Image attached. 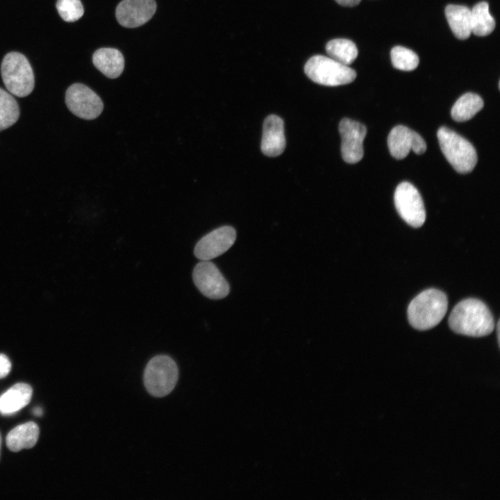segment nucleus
Here are the masks:
<instances>
[{"mask_svg": "<svg viewBox=\"0 0 500 500\" xmlns=\"http://www.w3.org/2000/svg\"><path fill=\"white\" fill-rule=\"evenodd\" d=\"M56 8L62 19L67 22L77 21L84 14L80 0H57Z\"/></svg>", "mask_w": 500, "mask_h": 500, "instance_id": "24", "label": "nucleus"}, {"mask_svg": "<svg viewBox=\"0 0 500 500\" xmlns=\"http://www.w3.org/2000/svg\"><path fill=\"white\" fill-rule=\"evenodd\" d=\"M451 329L460 335L483 337L494 328L493 316L488 306L476 299H466L453 308L449 317Z\"/></svg>", "mask_w": 500, "mask_h": 500, "instance_id": "1", "label": "nucleus"}, {"mask_svg": "<svg viewBox=\"0 0 500 500\" xmlns=\"http://www.w3.org/2000/svg\"><path fill=\"white\" fill-rule=\"evenodd\" d=\"M33 413L35 416L40 417V416H41V415H42L43 410H42V409L40 407H36V408H35L33 410Z\"/></svg>", "mask_w": 500, "mask_h": 500, "instance_id": "27", "label": "nucleus"}, {"mask_svg": "<svg viewBox=\"0 0 500 500\" xmlns=\"http://www.w3.org/2000/svg\"><path fill=\"white\" fill-rule=\"evenodd\" d=\"M39 427L33 422H26L12 429L7 435L8 448L14 452L35 446L39 438Z\"/></svg>", "mask_w": 500, "mask_h": 500, "instance_id": "17", "label": "nucleus"}, {"mask_svg": "<svg viewBox=\"0 0 500 500\" xmlns=\"http://www.w3.org/2000/svg\"><path fill=\"white\" fill-rule=\"evenodd\" d=\"M236 239V231L230 226H224L210 232L197 243L194 253L201 260H210L229 249Z\"/></svg>", "mask_w": 500, "mask_h": 500, "instance_id": "11", "label": "nucleus"}, {"mask_svg": "<svg viewBox=\"0 0 500 500\" xmlns=\"http://www.w3.org/2000/svg\"><path fill=\"white\" fill-rule=\"evenodd\" d=\"M326 51L330 58L345 65L351 64L358 56L356 44L344 38L330 40L326 45Z\"/></svg>", "mask_w": 500, "mask_h": 500, "instance_id": "21", "label": "nucleus"}, {"mask_svg": "<svg viewBox=\"0 0 500 500\" xmlns=\"http://www.w3.org/2000/svg\"><path fill=\"white\" fill-rule=\"evenodd\" d=\"M284 122L275 115L267 116L263 123L261 151L267 156L281 155L285 148Z\"/></svg>", "mask_w": 500, "mask_h": 500, "instance_id": "14", "label": "nucleus"}, {"mask_svg": "<svg viewBox=\"0 0 500 500\" xmlns=\"http://www.w3.org/2000/svg\"><path fill=\"white\" fill-rule=\"evenodd\" d=\"M438 139L444 157L458 173L471 172L477 162L474 146L453 130L442 126L438 131Z\"/></svg>", "mask_w": 500, "mask_h": 500, "instance_id": "3", "label": "nucleus"}, {"mask_svg": "<svg viewBox=\"0 0 500 500\" xmlns=\"http://www.w3.org/2000/svg\"><path fill=\"white\" fill-rule=\"evenodd\" d=\"M445 15L453 35L460 40L467 39L472 33L471 10L463 5L449 4Z\"/></svg>", "mask_w": 500, "mask_h": 500, "instance_id": "18", "label": "nucleus"}, {"mask_svg": "<svg viewBox=\"0 0 500 500\" xmlns=\"http://www.w3.org/2000/svg\"><path fill=\"white\" fill-rule=\"evenodd\" d=\"M394 201L400 217L414 228L422 226L426 220L423 199L417 189L409 182H402L397 187Z\"/></svg>", "mask_w": 500, "mask_h": 500, "instance_id": "7", "label": "nucleus"}, {"mask_svg": "<svg viewBox=\"0 0 500 500\" xmlns=\"http://www.w3.org/2000/svg\"><path fill=\"white\" fill-rule=\"evenodd\" d=\"M1 73L6 88L12 94L24 97L33 91V72L23 54L15 51L7 53L1 62Z\"/></svg>", "mask_w": 500, "mask_h": 500, "instance_id": "4", "label": "nucleus"}, {"mask_svg": "<svg viewBox=\"0 0 500 500\" xmlns=\"http://www.w3.org/2000/svg\"><path fill=\"white\" fill-rule=\"evenodd\" d=\"M32 393L26 383L14 385L0 397V413L8 415L18 412L30 402Z\"/></svg>", "mask_w": 500, "mask_h": 500, "instance_id": "16", "label": "nucleus"}, {"mask_svg": "<svg viewBox=\"0 0 500 500\" xmlns=\"http://www.w3.org/2000/svg\"><path fill=\"white\" fill-rule=\"evenodd\" d=\"M68 109L83 119H94L102 112L103 103L92 90L81 83L70 85L65 94Z\"/></svg>", "mask_w": 500, "mask_h": 500, "instance_id": "8", "label": "nucleus"}, {"mask_svg": "<svg viewBox=\"0 0 500 500\" xmlns=\"http://www.w3.org/2000/svg\"><path fill=\"white\" fill-rule=\"evenodd\" d=\"M1 435H0V449H1Z\"/></svg>", "mask_w": 500, "mask_h": 500, "instance_id": "28", "label": "nucleus"}, {"mask_svg": "<svg viewBox=\"0 0 500 500\" xmlns=\"http://www.w3.org/2000/svg\"><path fill=\"white\" fill-rule=\"evenodd\" d=\"M472 33L477 36H486L495 28V20L490 15L486 1L476 3L471 10Z\"/></svg>", "mask_w": 500, "mask_h": 500, "instance_id": "20", "label": "nucleus"}, {"mask_svg": "<svg viewBox=\"0 0 500 500\" xmlns=\"http://www.w3.org/2000/svg\"><path fill=\"white\" fill-rule=\"evenodd\" d=\"M392 65L402 71H412L419 65V57L413 51L401 46L393 47L390 52Z\"/></svg>", "mask_w": 500, "mask_h": 500, "instance_id": "23", "label": "nucleus"}, {"mask_svg": "<svg viewBox=\"0 0 500 500\" xmlns=\"http://www.w3.org/2000/svg\"><path fill=\"white\" fill-rule=\"evenodd\" d=\"M19 117V108L17 101L0 88V131L13 125Z\"/></svg>", "mask_w": 500, "mask_h": 500, "instance_id": "22", "label": "nucleus"}, {"mask_svg": "<svg viewBox=\"0 0 500 500\" xmlns=\"http://www.w3.org/2000/svg\"><path fill=\"white\" fill-rule=\"evenodd\" d=\"M178 376L177 365L170 356H156L148 362L145 367L144 386L152 396L162 397L173 390Z\"/></svg>", "mask_w": 500, "mask_h": 500, "instance_id": "5", "label": "nucleus"}, {"mask_svg": "<svg viewBox=\"0 0 500 500\" xmlns=\"http://www.w3.org/2000/svg\"><path fill=\"white\" fill-rule=\"evenodd\" d=\"M338 3L342 6L353 7L360 3L361 0H335Z\"/></svg>", "mask_w": 500, "mask_h": 500, "instance_id": "26", "label": "nucleus"}, {"mask_svg": "<svg viewBox=\"0 0 500 500\" xmlns=\"http://www.w3.org/2000/svg\"><path fill=\"white\" fill-rule=\"evenodd\" d=\"M447 308V295L439 290L428 289L411 301L408 307V319L415 329L428 330L441 322Z\"/></svg>", "mask_w": 500, "mask_h": 500, "instance_id": "2", "label": "nucleus"}, {"mask_svg": "<svg viewBox=\"0 0 500 500\" xmlns=\"http://www.w3.org/2000/svg\"><path fill=\"white\" fill-rule=\"evenodd\" d=\"M388 144L391 155L397 160L406 158L412 150L416 154L424 153L426 144L415 131L403 125L394 126L389 133Z\"/></svg>", "mask_w": 500, "mask_h": 500, "instance_id": "12", "label": "nucleus"}, {"mask_svg": "<svg viewBox=\"0 0 500 500\" xmlns=\"http://www.w3.org/2000/svg\"><path fill=\"white\" fill-rule=\"evenodd\" d=\"M192 278L199 290L209 299H223L230 292L228 283L217 266L209 260H202L197 264Z\"/></svg>", "mask_w": 500, "mask_h": 500, "instance_id": "9", "label": "nucleus"}, {"mask_svg": "<svg viewBox=\"0 0 500 500\" xmlns=\"http://www.w3.org/2000/svg\"><path fill=\"white\" fill-rule=\"evenodd\" d=\"M154 0H123L116 8V19L122 26L135 28L147 23L154 15Z\"/></svg>", "mask_w": 500, "mask_h": 500, "instance_id": "13", "label": "nucleus"}, {"mask_svg": "<svg viewBox=\"0 0 500 500\" xmlns=\"http://www.w3.org/2000/svg\"><path fill=\"white\" fill-rule=\"evenodd\" d=\"M339 132L343 160L350 164L359 162L364 154L362 143L367 134L366 127L358 122L344 118L339 124Z\"/></svg>", "mask_w": 500, "mask_h": 500, "instance_id": "10", "label": "nucleus"}, {"mask_svg": "<svg viewBox=\"0 0 500 500\" xmlns=\"http://www.w3.org/2000/svg\"><path fill=\"white\" fill-rule=\"evenodd\" d=\"M92 62L101 73L110 78L119 76L124 68L122 53L114 48L99 49L93 54Z\"/></svg>", "mask_w": 500, "mask_h": 500, "instance_id": "15", "label": "nucleus"}, {"mask_svg": "<svg viewBox=\"0 0 500 500\" xmlns=\"http://www.w3.org/2000/svg\"><path fill=\"white\" fill-rule=\"evenodd\" d=\"M483 105L484 102L478 94L465 93L453 104L451 110V117L459 122L469 120L483 108Z\"/></svg>", "mask_w": 500, "mask_h": 500, "instance_id": "19", "label": "nucleus"}, {"mask_svg": "<svg viewBox=\"0 0 500 500\" xmlns=\"http://www.w3.org/2000/svg\"><path fill=\"white\" fill-rule=\"evenodd\" d=\"M304 72L313 82L326 86H338L353 82L356 72L348 65L330 57L316 55L306 63Z\"/></svg>", "mask_w": 500, "mask_h": 500, "instance_id": "6", "label": "nucleus"}, {"mask_svg": "<svg viewBox=\"0 0 500 500\" xmlns=\"http://www.w3.org/2000/svg\"><path fill=\"white\" fill-rule=\"evenodd\" d=\"M11 370V363L8 357L0 353V378L6 377Z\"/></svg>", "mask_w": 500, "mask_h": 500, "instance_id": "25", "label": "nucleus"}]
</instances>
